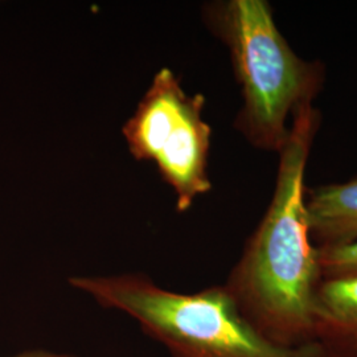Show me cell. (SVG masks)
I'll list each match as a JSON object with an SVG mask.
<instances>
[{"label": "cell", "mask_w": 357, "mask_h": 357, "mask_svg": "<svg viewBox=\"0 0 357 357\" xmlns=\"http://www.w3.org/2000/svg\"><path fill=\"white\" fill-rule=\"evenodd\" d=\"M4 357H82L75 355V354H66V352H54L48 349H29L16 355Z\"/></svg>", "instance_id": "ba28073f"}, {"label": "cell", "mask_w": 357, "mask_h": 357, "mask_svg": "<svg viewBox=\"0 0 357 357\" xmlns=\"http://www.w3.org/2000/svg\"><path fill=\"white\" fill-rule=\"evenodd\" d=\"M203 94H188L175 73L162 68L122 134L137 160L153 163L187 212L212 190L208 165L212 128L203 118Z\"/></svg>", "instance_id": "277c9868"}, {"label": "cell", "mask_w": 357, "mask_h": 357, "mask_svg": "<svg viewBox=\"0 0 357 357\" xmlns=\"http://www.w3.org/2000/svg\"><path fill=\"white\" fill-rule=\"evenodd\" d=\"M321 113L307 107L294 118L278 153L274 192L265 215L224 283L243 318L270 342H315L317 294L323 281L306 209V171Z\"/></svg>", "instance_id": "6da1fadb"}, {"label": "cell", "mask_w": 357, "mask_h": 357, "mask_svg": "<svg viewBox=\"0 0 357 357\" xmlns=\"http://www.w3.org/2000/svg\"><path fill=\"white\" fill-rule=\"evenodd\" d=\"M310 236L318 249L357 240V176L307 187Z\"/></svg>", "instance_id": "5b68a950"}, {"label": "cell", "mask_w": 357, "mask_h": 357, "mask_svg": "<svg viewBox=\"0 0 357 357\" xmlns=\"http://www.w3.org/2000/svg\"><path fill=\"white\" fill-rule=\"evenodd\" d=\"M205 26L229 52L243 106L234 128L258 150L280 153L294 118L315 106L327 82L321 60L305 59L278 28L268 0H215L202 8Z\"/></svg>", "instance_id": "7a4b0ae2"}, {"label": "cell", "mask_w": 357, "mask_h": 357, "mask_svg": "<svg viewBox=\"0 0 357 357\" xmlns=\"http://www.w3.org/2000/svg\"><path fill=\"white\" fill-rule=\"evenodd\" d=\"M68 282L98 306L131 318L169 357H331L318 342H270L243 318L224 284L178 293L142 273L76 275Z\"/></svg>", "instance_id": "3957f363"}, {"label": "cell", "mask_w": 357, "mask_h": 357, "mask_svg": "<svg viewBox=\"0 0 357 357\" xmlns=\"http://www.w3.org/2000/svg\"><path fill=\"white\" fill-rule=\"evenodd\" d=\"M319 264L323 280L357 277V240L319 249Z\"/></svg>", "instance_id": "52a82bcc"}, {"label": "cell", "mask_w": 357, "mask_h": 357, "mask_svg": "<svg viewBox=\"0 0 357 357\" xmlns=\"http://www.w3.org/2000/svg\"><path fill=\"white\" fill-rule=\"evenodd\" d=\"M315 342L331 357H357V277L320 283Z\"/></svg>", "instance_id": "8992f818"}]
</instances>
